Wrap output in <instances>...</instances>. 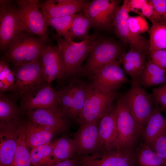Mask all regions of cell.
Masks as SVG:
<instances>
[{
  "label": "cell",
  "instance_id": "obj_1",
  "mask_svg": "<svg viewBox=\"0 0 166 166\" xmlns=\"http://www.w3.org/2000/svg\"><path fill=\"white\" fill-rule=\"evenodd\" d=\"M48 43L39 37L25 31L10 44L2 58L17 66L40 61Z\"/></svg>",
  "mask_w": 166,
  "mask_h": 166
},
{
  "label": "cell",
  "instance_id": "obj_2",
  "mask_svg": "<svg viewBox=\"0 0 166 166\" xmlns=\"http://www.w3.org/2000/svg\"><path fill=\"white\" fill-rule=\"evenodd\" d=\"M98 37L97 34L89 35L79 42L57 35L55 37L63 62L65 75H79L82 64L89 55Z\"/></svg>",
  "mask_w": 166,
  "mask_h": 166
},
{
  "label": "cell",
  "instance_id": "obj_3",
  "mask_svg": "<svg viewBox=\"0 0 166 166\" xmlns=\"http://www.w3.org/2000/svg\"><path fill=\"white\" fill-rule=\"evenodd\" d=\"M120 95L116 91H106L89 84L83 108L77 121L79 126L99 120L113 109Z\"/></svg>",
  "mask_w": 166,
  "mask_h": 166
},
{
  "label": "cell",
  "instance_id": "obj_4",
  "mask_svg": "<svg viewBox=\"0 0 166 166\" xmlns=\"http://www.w3.org/2000/svg\"><path fill=\"white\" fill-rule=\"evenodd\" d=\"M129 89L118 98L128 108L130 113L144 127L155 109L152 93L147 92L139 82L131 81Z\"/></svg>",
  "mask_w": 166,
  "mask_h": 166
},
{
  "label": "cell",
  "instance_id": "obj_5",
  "mask_svg": "<svg viewBox=\"0 0 166 166\" xmlns=\"http://www.w3.org/2000/svg\"><path fill=\"white\" fill-rule=\"evenodd\" d=\"M116 100L117 149L133 152L144 127L136 121L118 97Z\"/></svg>",
  "mask_w": 166,
  "mask_h": 166
},
{
  "label": "cell",
  "instance_id": "obj_6",
  "mask_svg": "<svg viewBox=\"0 0 166 166\" xmlns=\"http://www.w3.org/2000/svg\"><path fill=\"white\" fill-rule=\"evenodd\" d=\"M122 53L117 43L98 37L79 75L90 78L104 66L118 60Z\"/></svg>",
  "mask_w": 166,
  "mask_h": 166
},
{
  "label": "cell",
  "instance_id": "obj_7",
  "mask_svg": "<svg viewBox=\"0 0 166 166\" xmlns=\"http://www.w3.org/2000/svg\"><path fill=\"white\" fill-rule=\"evenodd\" d=\"M89 84L74 79L57 91L59 106L68 119L77 121L83 108Z\"/></svg>",
  "mask_w": 166,
  "mask_h": 166
},
{
  "label": "cell",
  "instance_id": "obj_8",
  "mask_svg": "<svg viewBox=\"0 0 166 166\" xmlns=\"http://www.w3.org/2000/svg\"><path fill=\"white\" fill-rule=\"evenodd\" d=\"M37 0H20L16 5L19 19L26 31L37 36L46 42L50 41L49 26Z\"/></svg>",
  "mask_w": 166,
  "mask_h": 166
},
{
  "label": "cell",
  "instance_id": "obj_9",
  "mask_svg": "<svg viewBox=\"0 0 166 166\" xmlns=\"http://www.w3.org/2000/svg\"><path fill=\"white\" fill-rule=\"evenodd\" d=\"M25 31L26 30L19 19L16 6L11 0H0V50H7L14 40Z\"/></svg>",
  "mask_w": 166,
  "mask_h": 166
},
{
  "label": "cell",
  "instance_id": "obj_10",
  "mask_svg": "<svg viewBox=\"0 0 166 166\" xmlns=\"http://www.w3.org/2000/svg\"><path fill=\"white\" fill-rule=\"evenodd\" d=\"M119 2L117 0H93L89 1L81 12L91 20L94 29L108 30L113 27Z\"/></svg>",
  "mask_w": 166,
  "mask_h": 166
},
{
  "label": "cell",
  "instance_id": "obj_11",
  "mask_svg": "<svg viewBox=\"0 0 166 166\" xmlns=\"http://www.w3.org/2000/svg\"><path fill=\"white\" fill-rule=\"evenodd\" d=\"M119 59L101 68L90 78L92 87L109 92L115 91L122 85L131 81L121 67Z\"/></svg>",
  "mask_w": 166,
  "mask_h": 166
},
{
  "label": "cell",
  "instance_id": "obj_12",
  "mask_svg": "<svg viewBox=\"0 0 166 166\" xmlns=\"http://www.w3.org/2000/svg\"><path fill=\"white\" fill-rule=\"evenodd\" d=\"M129 12L125 0L119 7L114 15L113 27L117 36L124 42L146 54L148 52L149 42L140 35L133 33L127 23Z\"/></svg>",
  "mask_w": 166,
  "mask_h": 166
},
{
  "label": "cell",
  "instance_id": "obj_13",
  "mask_svg": "<svg viewBox=\"0 0 166 166\" xmlns=\"http://www.w3.org/2000/svg\"><path fill=\"white\" fill-rule=\"evenodd\" d=\"M14 73L13 91L21 97L36 88L48 83L43 74L41 61L18 66Z\"/></svg>",
  "mask_w": 166,
  "mask_h": 166
},
{
  "label": "cell",
  "instance_id": "obj_14",
  "mask_svg": "<svg viewBox=\"0 0 166 166\" xmlns=\"http://www.w3.org/2000/svg\"><path fill=\"white\" fill-rule=\"evenodd\" d=\"M21 109L25 112L49 108H60L57 91L47 83L21 97Z\"/></svg>",
  "mask_w": 166,
  "mask_h": 166
},
{
  "label": "cell",
  "instance_id": "obj_15",
  "mask_svg": "<svg viewBox=\"0 0 166 166\" xmlns=\"http://www.w3.org/2000/svg\"><path fill=\"white\" fill-rule=\"evenodd\" d=\"M99 121L80 126L73 134L78 156L105 151L98 132Z\"/></svg>",
  "mask_w": 166,
  "mask_h": 166
},
{
  "label": "cell",
  "instance_id": "obj_16",
  "mask_svg": "<svg viewBox=\"0 0 166 166\" xmlns=\"http://www.w3.org/2000/svg\"><path fill=\"white\" fill-rule=\"evenodd\" d=\"M133 153L117 149L77 158L80 166H136Z\"/></svg>",
  "mask_w": 166,
  "mask_h": 166
},
{
  "label": "cell",
  "instance_id": "obj_17",
  "mask_svg": "<svg viewBox=\"0 0 166 166\" xmlns=\"http://www.w3.org/2000/svg\"><path fill=\"white\" fill-rule=\"evenodd\" d=\"M22 127L19 120L0 124V166H11Z\"/></svg>",
  "mask_w": 166,
  "mask_h": 166
},
{
  "label": "cell",
  "instance_id": "obj_18",
  "mask_svg": "<svg viewBox=\"0 0 166 166\" xmlns=\"http://www.w3.org/2000/svg\"><path fill=\"white\" fill-rule=\"evenodd\" d=\"M25 112L29 120L51 128L55 130L58 134L66 133L69 131L68 119L60 108L40 109Z\"/></svg>",
  "mask_w": 166,
  "mask_h": 166
},
{
  "label": "cell",
  "instance_id": "obj_19",
  "mask_svg": "<svg viewBox=\"0 0 166 166\" xmlns=\"http://www.w3.org/2000/svg\"><path fill=\"white\" fill-rule=\"evenodd\" d=\"M40 61L43 75L48 83L65 76L61 53L57 45L52 46L48 44L42 53Z\"/></svg>",
  "mask_w": 166,
  "mask_h": 166
},
{
  "label": "cell",
  "instance_id": "obj_20",
  "mask_svg": "<svg viewBox=\"0 0 166 166\" xmlns=\"http://www.w3.org/2000/svg\"><path fill=\"white\" fill-rule=\"evenodd\" d=\"M89 1L47 0L38 5L45 19L64 17L81 12Z\"/></svg>",
  "mask_w": 166,
  "mask_h": 166
},
{
  "label": "cell",
  "instance_id": "obj_21",
  "mask_svg": "<svg viewBox=\"0 0 166 166\" xmlns=\"http://www.w3.org/2000/svg\"><path fill=\"white\" fill-rule=\"evenodd\" d=\"M117 109L115 105L110 111L100 120L98 132L105 151L117 149Z\"/></svg>",
  "mask_w": 166,
  "mask_h": 166
},
{
  "label": "cell",
  "instance_id": "obj_22",
  "mask_svg": "<svg viewBox=\"0 0 166 166\" xmlns=\"http://www.w3.org/2000/svg\"><path fill=\"white\" fill-rule=\"evenodd\" d=\"M26 141L32 149L51 142L58 134L57 131L49 127L34 123L30 120L23 124Z\"/></svg>",
  "mask_w": 166,
  "mask_h": 166
},
{
  "label": "cell",
  "instance_id": "obj_23",
  "mask_svg": "<svg viewBox=\"0 0 166 166\" xmlns=\"http://www.w3.org/2000/svg\"><path fill=\"white\" fill-rule=\"evenodd\" d=\"M145 54L131 48L127 53H123L119 60L124 71L132 78V81L139 82L140 76L148 61Z\"/></svg>",
  "mask_w": 166,
  "mask_h": 166
},
{
  "label": "cell",
  "instance_id": "obj_24",
  "mask_svg": "<svg viewBox=\"0 0 166 166\" xmlns=\"http://www.w3.org/2000/svg\"><path fill=\"white\" fill-rule=\"evenodd\" d=\"M155 109L144 128L141 136L143 143L150 146L166 128L165 118Z\"/></svg>",
  "mask_w": 166,
  "mask_h": 166
},
{
  "label": "cell",
  "instance_id": "obj_25",
  "mask_svg": "<svg viewBox=\"0 0 166 166\" xmlns=\"http://www.w3.org/2000/svg\"><path fill=\"white\" fill-rule=\"evenodd\" d=\"M166 70L149 60L139 77L144 86L149 87L166 83Z\"/></svg>",
  "mask_w": 166,
  "mask_h": 166
},
{
  "label": "cell",
  "instance_id": "obj_26",
  "mask_svg": "<svg viewBox=\"0 0 166 166\" xmlns=\"http://www.w3.org/2000/svg\"><path fill=\"white\" fill-rule=\"evenodd\" d=\"M53 153L58 162L67 159H76L78 157L74 140L66 136L53 141Z\"/></svg>",
  "mask_w": 166,
  "mask_h": 166
},
{
  "label": "cell",
  "instance_id": "obj_27",
  "mask_svg": "<svg viewBox=\"0 0 166 166\" xmlns=\"http://www.w3.org/2000/svg\"><path fill=\"white\" fill-rule=\"evenodd\" d=\"M136 166H166V163L158 156L150 146L143 143L133 153Z\"/></svg>",
  "mask_w": 166,
  "mask_h": 166
},
{
  "label": "cell",
  "instance_id": "obj_28",
  "mask_svg": "<svg viewBox=\"0 0 166 166\" xmlns=\"http://www.w3.org/2000/svg\"><path fill=\"white\" fill-rule=\"evenodd\" d=\"M53 142L31 149V162L33 166H52L58 162L53 155Z\"/></svg>",
  "mask_w": 166,
  "mask_h": 166
},
{
  "label": "cell",
  "instance_id": "obj_29",
  "mask_svg": "<svg viewBox=\"0 0 166 166\" xmlns=\"http://www.w3.org/2000/svg\"><path fill=\"white\" fill-rule=\"evenodd\" d=\"M93 27L91 20L81 12L73 15L68 35L71 40L77 39L82 41L89 35L90 28Z\"/></svg>",
  "mask_w": 166,
  "mask_h": 166
},
{
  "label": "cell",
  "instance_id": "obj_30",
  "mask_svg": "<svg viewBox=\"0 0 166 166\" xmlns=\"http://www.w3.org/2000/svg\"><path fill=\"white\" fill-rule=\"evenodd\" d=\"M20 109L14 101L0 93V124L6 125L19 120Z\"/></svg>",
  "mask_w": 166,
  "mask_h": 166
},
{
  "label": "cell",
  "instance_id": "obj_31",
  "mask_svg": "<svg viewBox=\"0 0 166 166\" xmlns=\"http://www.w3.org/2000/svg\"><path fill=\"white\" fill-rule=\"evenodd\" d=\"M148 30L149 35L148 52L166 49V23H152Z\"/></svg>",
  "mask_w": 166,
  "mask_h": 166
},
{
  "label": "cell",
  "instance_id": "obj_32",
  "mask_svg": "<svg viewBox=\"0 0 166 166\" xmlns=\"http://www.w3.org/2000/svg\"><path fill=\"white\" fill-rule=\"evenodd\" d=\"M28 148L26 141L25 128L23 124L11 166H31L32 164Z\"/></svg>",
  "mask_w": 166,
  "mask_h": 166
},
{
  "label": "cell",
  "instance_id": "obj_33",
  "mask_svg": "<svg viewBox=\"0 0 166 166\" xmlns=\"http://www.w3.org/2000/svg\"><path fill=\"white\" fill-rule=\"evenodd\" d=\"M73 15L45 19L49 26L54 28L57 36L67 39H71L68 35L69 31L72 22Z\"/></svg>",
  "mask_w": 166,
  "mask_h": 166
},
{
  "label": "cell",
  "instance_id": "obj_34",
  "mask_svg": "<svg viewBox=\"0 0 166 166\" xmlns=\"http://www.w3.org/2000/svg\"><path fill=\"white\" fill-rule=\"evenodd\" d=\"M15 82V74L8 67L6 61L0 62V90L1 92L13 90Z\"/></svg>",
  "mask_w": 166,
  "mask_h": 166
},
{
  "label": "cell",
  "instance_id": "obj_35",
  "mask_svg": "<svg viewBox=\"0 0 166 166\" xmlns=\"http://www.w3.org/2000/svg\"><path fill=\"white\" fill-rule=\"evenodd\" d=\"M127 22L131 31L136 34L140 35L145 33L149 29L148 24L144 17L140 15L129 16Z\"/></svg>",
  "mask_w": 166,
  "mask_h": 166
},
{
  "label": "cell",
  "instance_id": "obj_36",
  "mask_svg": "<svg viewBox=\"0 0 166 166\" xmlns=\"http://www.w3.org/2000/svg\"><path fill=\"white\" fill-rule=\"evenodd\" d=\"M155 109L160 112L166 110V83L155 88L152 93Z\"/></svg>",
  "mask_w": 166,
  "mask_h": 166
},
{
  "label": "cell",
  "instance_id": "obj_37",
  "mask_svg": "<svg viewBox=\"0 0 166 166\" xmlns=\"http://www.w3.org/2000/svg\"><path fill=\"white\" fill-rule=\"evenodd\" d=\"M150 146L156 155L166 163V128Z\"/></svg>",
  "mask_w": 166,
  "mask_h": 166
},
{
  "label": "cell",
  "instance_id": "obj_38",
  "mask_svg": "<svg viewBox=\"0 0 166 166\" xmlns=\"http://www.w3.org/2000/svg\"><path fill=\"white\" fill-rule=\"evenodd\" d=\"M151 60L156 65L166 70V51L159 49L148 52Z\"/></svg>",
  "mask_w": 166,
  "mask_h": 166
},
{
  "label": "cell",
  "instance_id": "obj_39",
  "mask_svg": "<svg viewBox=\"0 0 166 166\" xmlns=\"http://www.w3.org/2000/svg\"><path fill=\"white\" fill-rule=\"evenodd\" d=\"M161 22L166 23V0H149Z\"/></svg>",
  "mask_w": 166,
  "mask_h": 166
},
{
  "label": "cell",
  "instance_id": "obj_40",
  "mask_svg": "<svg viewBox=\"0 0 166 166\" xmlns=\"http://www.w3.org/2000/svg\"><path fill=\"white\" fill-rule=\"evenodd\" d=\"M128 12H133L137 14L148 2L147 0H125Z\"/></svg>",
  "mask_w": 166,
  "mask_h": 166
},
{
  "label": "cell",
  "instance_id": "obj_41",
  "mask_svg": "<svg viewBox=\"0 0 166 166\" xmlns=\"http://www.w3.org/2000/svg\"><path fill=\"white\" fill-rule=\"evenodd\" d=\"M52 166H80V164L77 158L61 161Z\"/></svg>",
  "mask_w": 166,
  "mask_h": 166
},
{
  "label": "cell",
  "instance_id": "obj_42",
  "mask_svg": "<svg viewBox=\"0 0 166 166\" xmlns=\"http://www.w3.org/2000/svg\"><path fill=\"white\" fill-rule=\"evenodd\" d=\"M165 111V113H166V110H165L164 111ZM165 119H166V117L165 118Z\"/></svg>",
  "mask_w": 166,
  "mask_h": 166
},
{
  "label": "cell",
  "instance_id": "obj_43",
  "mask_svg": "<svg viewBox=\"0 0 166 166\" xmlns=\"http://www.w3.org/2000/svg\"><path fill=\"white\" fill-rule=\"evenodd\" d=\"M165 51H166V49H165Z\"/></svg>",
  "mask_w": 166,
  "mask_h": 166
}]
</instances>
